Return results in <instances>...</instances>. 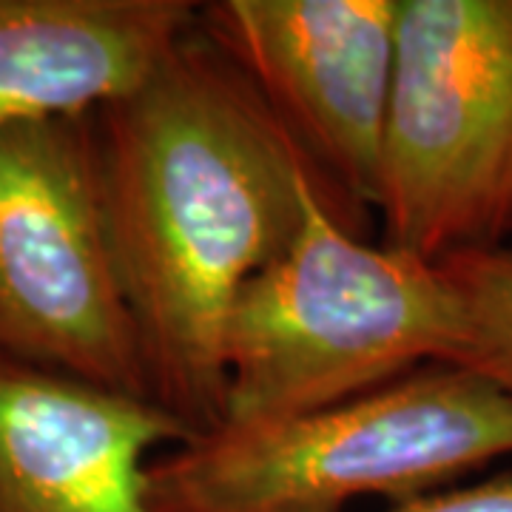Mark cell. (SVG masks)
I'll list each match as a JSON object with an SVG mask.
<instances>
[{
    "label": "cell",
    "mask_w": 512,
    "mask_h": 512,
    "mask_svg": "<svg viewBox=\"0 0 512 512\" xmlns=\"http://www.w3.org/2000/svg\"><path fill=\"white\" fill-rule=\"evenodd\" d=\"M197 29L367 225L379 200L396 0H211Z\"/></svg>",
    "instance_id": "6"
},
{
    "label": "cell",
    "mask_w": 512,
    "mask_h": 512,
    "mask_svg": "<svg viewBox=\"0 0 512 512\" xmlns=\"http://www.w3.org/2000/svg\"><path fill=\"white\" fill-rule=\"evenodd\" d=\"M117 274L148 396L197 436L222 419V350L242 288L319 191L359 222L245 74L194 26L137 92L94 114Z\"/></svg>",
    "instance_id": "1"
},
{
    "label": "cell",
    "mask_w": 512,
    "mask_h": 512,
    "mask_svg": "<svg viewBox=\"0 0 512 512\" xmlns=\"http://www.w3.org/2000/svg\"><path fill=\"white\" fill-rule=\"evenodd\" d=\"M94 114L0 126V356L151 399Z\"/></svg>",
    "instance_id": "5"
},
{
    "label": "cell",
    "mask_w": 512,
    "mask_h": 512,
    "mask_svg": "<svg viewBox=\"0 0 512 512\" xmlns=\"http://www.w3.org/2000/svg\"><path fill=\"white\" fill-rule=\"evenodd\" d=\"M194 436L151 399L0 356V512H151V453Z\"/></svg>",
    "instance_id": "7"
},
{
    "label": "cell",
    "mask_w": 512,
    "mask_h": 512,
    "mask_svg": "<svg viewBox=\"0 0 512 512\" xmlns=\"http://www.w3.org/2000/svg\"><path fill=\"white\" fill-rule=\"evenodd\" d=\"M194 0H0V126L137 92L197 26Z\"/></svg>",
    "instance_id": "8"
},
{
    "label": "cell",
    "mask_w": 512,
    "mask_h": 512,
    "mask_svg": "<svg viewBox=\"0 0 512 512\" xmlns=\"http://www.w3.org/2000/svg\"><path fill=\"white\" fill-rule=\"evenodd\" d=\"M507 248H510V251H512V234H510V242H507Z\"/></svg>",
    "instance_id": "11"
},
{
    "label": "cell",
    "mask_w": 512,
    "mask_h": 512,
    "mask_svg": "<svg viewBox=\"0 0 512 512\" xmlns=\"http://www.w3.org/2000/svg\"><path fill=\"white\" fill-rule=\"evenodd\" d=\"M387 512H512V473L478 481L470 487H447L419 495Z\"/></svg>",
    "instance_id": "10"
},
{
    "label": "cell",
    "mask_w": 512,
    "mask_h": 512,
    "mask_svg": "<svg viewBox=\"0 0 512 512\" xmlns=\"http://www.w3.org/2000/svg\"><path fill=\"white\" fill-rule=\"evenodd\" d=\"M461 302L464 353L470 367L512 393V251L495 248L441 262Z\"/></svg>",
    "instance_id": "9"
},
{
    "label": "cell",
    "mask_w": 512,
    "mask_h": 512,
    "mask_svg": "<svg viewBox=\"0 0 512 512\" xmlns=\"http://www.w3.org/2000/svg\"><path fill=\"white\" fill-rule=\"evenodd\" d=\"M512 456V393L424 365L362 396L262 424H220L148 464L151 512H345L447 490Z\"/></svg>",
    "instance_id": "3"
},
{
    "label": "cell",
    "mask_w": 512,
    "mask_h": 512,
    "mask_svg": "<svg viewBox=\"0 0 512 512\" xmlns=\"http://www.w3.org/2000/svg\"><path fill=\"white\" fill-rule=\"evenodd\" d=\"M461 353L464 316L447 271L353 234L311 191L291 245L231 308L220 424L302 416L424 365H458Z\"/></svg>",
    "instance_id": "2"
},
{
    "label": "cell",
    "mask_w": 512,
    "mask_h": 512,
    "mask_svg": "<svg viewBox=\"0 0 512 512\" xmlns=\"http://www.w3.org/2000/svg\"><path fill=\"white\" fill-rule=\"evenodd\" d=\"M376 214L441 265L512 234V0H396Z\"/></svg>",
    "instance_id": "4"
}]
</instances>
